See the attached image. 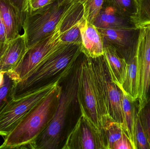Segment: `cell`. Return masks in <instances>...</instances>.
<instances>
[{"mask_svg": "<svg viewBox=\"0 0 150 149\" xmlns=\"http://www.w3.org/2000/svg\"><path fill=\"white\" fill-rule=\"evenodd\" d=\"M62 87L59 85L45 99L35 106L4 137L0 149H30V145L43 132L57 106Z\"/></svg>", "mask_w": 150, "mask_h": 149, "instance_id": "cell-1", "label": "cell"}, {"mask_svg": "<svg viewBox=\"0 0 150 149\" xmlns=\"http://www.w3.org/2000/svg\"><path fill=\"white\" fill-rule=\"evenodd\" d=\"M81 52V44H68L42 65L34 70L26 78L15 81L12 88V99L16 101L32 93L48 79L74 66Z\"/></svg>", "mask_w": 150, "mask_h": 149, "instance_id": "cell-2", "label": "cell"}, {"mask_svg": "<svg viewBox=\"0 0 150 149\" xmlns=\"http://www.w3.org/2000/svg\"><path fill=\"white\" fill-rule=\"evenodd\" d=\"M78 67L75 70L61 93L54 112L45 128L30 149H56L60 143L67 115L73 101L77 97Z\"/></svg>", "mask_w": 150, "mask_h": 149, "instance_id": "cell-3", "label": "cell"}, {"mask_svg": "<svg viewBox=\"0 0 150 149\" xmlns=\"http://www.w3.org/2000/svg\"><path fill=\"white\" fill-rule=\"evenodd\" d=\"M76 2L57 0L41 10L25 16L23 29L28 49L52 32Z\"/></svg>", "mask_w": 150, "mask_h": 149, "instance_id": "cell-4", "label": "cell"}, {"mask_svg": "<svg viewBox=\"0 0 150 149\" xmlns=\"http://www.w3.org/2000/svg\"><path fill=\"white\" fill-rule=\"evenodd\" d=\"M91 59L101 101L103 127L105 122L109 120L123 126L122 91L112 80L104 55Z\"/></svg>", "mask_w": 150, "mask_h": 149, "instance_id": "cell-5", "label": "cell"}, {"mask_svg": "<svg viewBox=\"0 0 150 149\" xmlns=\"http://www.w3.org/2000/svg\"><path fill=\"white\" fill-rule=\"evenodd\" d=\"M70 72L69 70L63 72L56 80L38 87L32 93L22 99H11L0 112V136L4 137L8 135L32 108L58 86L60 80Z\"/></svg>", "mask_w": 150, "mask_h": 149, "instance_id": "cell-6", "label": "cell"}, {"mask_svg": "<svg viewBox=\"0 0 150 149\" xmlns=\"http://www.w3.org/2000/svg\"><path fill=\"white\" fill-rule=\"evenodd\" d=\"M78 67L77 98L94 124L102 130L103 114L91 58L82 52Z\"/></svg>", "mask_w": 150, "mask_h": 149, "instance_id": "cell-7", "label": "cell"}, {"mask_svg": "<svg viewBox=\"0 0 150 149\" xmlns=\"http://www.w3.org/2000/svg\"><path fill=\"white\" fill-rule=\"evenodd\" d=\"M81 115L67 137L63 149H106L102 130L93 122L82 103Z\"/></svg>", "mask_w": 150, "mask_h": 149, "instance_id": "cell-8", "label": "cell"}, {"mask_svg": "<svg viewBox=\"0 0 150 149\" xmlns=\"http://www.w3.org/2000/svg\"><path fill=\"white\" fill-rule=\"evenodd\" d=\"M103 41L112 45L127 63L136 56L141 28L98 29Z\"/></svg>", "mask_w": 150, "mask_h": 149, "instance_id": "cell-9", "label": "cell"}, {"mask_svg": "<svg viewBox=\"0 0 150 149\" xmlns=\"http://www.w3.org/2000/svg\"><path fill=\"white\" fill-rule=\"evenodd\" d=\"M136 53L139 109L145 104L150 67V24L141 26Z\"/></svg>", "mask_w": 150, "mask_h": 149, "instance_id": "cell-10", "label": "cell"}, {"mask_svg": "<svg viewBox=\"0 0 150 149\" xmlns=\"http://www.w3.org/2000/svg\"><path fill=\"white\" fill-rule=\"evenodd\" d=\"M79 27L81 37V52L91 58L104 55L103 38L98 28L84 17Z\"/></svg>", "mask_w": 150, "mask_h": 149, "instance_id": "cell-11", "label": "cell"}, {"mask_svg": "<svg viewBox=\"0 0 150 149\" xmlns=\"http://www.w3.org/2000/svg\"><path fill=\"white\" fill-rule=\"evenodd\" d=\"M0 13L7 32L8 41L20 35L24 16L11 0H0Z\"/></svg>", "mask_w": 150, "mask_h": 149, "instance_id": "cell-12", "label": "cell"}, {"mask_svg": "<svg viewBox=\"0 0 150 149\" xmlns=\"http://www.w3.org/2000/svg\"><path fill=\"white\" fill-rule=\"evenodd\" d=\"M28 50L23 33L9 41L7 49L0 59V71L7 72L12 71Z\"/></svg>", "mask_w": 150, "mask_h": 149, "instance_id": "cell-13", "label": "cell"}, {"mask_svg": "<svg viewBox=\"0 0 150 149\" xmlns=\"http://www.w3.org/2000/svg\"><path fill=\"white\" fill-rule=\"evenodd\" d=\"M98 29L137 28L133 18L122 16L107 6L91 22Z\"/></svg>", "mask_w": 150, "mask_h": 149, "instance_id": "cell-14", "label": "cell"}, {"mask_svg": "<svg viewBox=\"0 0 150 149\" xmlns=\"http://www.w3.org/2000/svg\"><path fill=\"white\" fill-rule=\"evenodd\" d=\"M103 43L104 56L111 78L115 84L120 86L126 74L127 63L125 59L118 54L112 45L105 41Z\"/></svg>", "mask_w": 150, "mask_h": 149, "instance_id": "cell-15", "label": "cell"}, {"mask_svg": "<svg viewBox=\"0 0 150 149\" xmlns=\"http://www.w3.org/2000/svg\"><path fill=\"white\" fill-rule=\"evenodd\" d=\"M122 110L124 115V123L122 129L124 133L131 141L134 149H135V132L138 117L139 102L138 99H132L122 90Z\"/></svg>", "mask_w": 150, "mask_h": 149, "instance_id": "cell-16", "label": "cell"}, {"mask_svg": "<svg viewBox=\"0 0 150 149\" xmlns=\"http://www.w3.org/2000/svg\"><path fill=\"white\" fill-rule=\"evenodd\" d=\"M121 89L133 100L138 99L137 65L136 56L127 63V71Z\"/></svg>", "mask_w": 150, "mask_h": 149, "instance_id": "cell-17", "label": "cell"}, {"mask_svg": "<svg viewBox=\"0 0 150 149\" xmlns=\"http://www.w3.org/2000/svg\"><path fill=\"white\" fill-rule=\"evenodd\" d=\"M106 149H113L114 144L124 134L122 124L112 120L106 121L102 129Z\"/></svg>", "mask_w": 150, "mask_h": 149, "instance_id": "cell-18", "label": "cell"}, {"mask_svg": "<svg viewBox=\"0 0 150 149\" xmlns=\"http://www.w3.org/2000/svg\"><path fill=\"white\" fill-rule=\"evenodd\" d=\"M107 6L119 15L134 19L137 14V0H106Z\"/></svg>", "mask_w": 150, "mask_h": 149, "instance_id": "cell-19", "label": "cell"}, {"mask_svg": "<svg viewBox=\"0 0 150 149\" xmlns=\"http://www.w3.org/2000/svg\"><path fill=\"white\" fill-rule=\"evenodd\" d=\"M84 18L91 23L93 19L107 7L106 0H85Z\"/></svg>", "mask_w": 150, "mask_h": 149, "instance_id": "cell-20", "label": "cell"}, {"mask_svg": "<svg viewBox=\"0 0 150 149\" xmlns=\"http://www.w3.org/2000/svg\"><path fill=\"white\" fill-rule=\"evenodd\" d=\"M138 10L133 19L136 27L150 24V0H137Z\"/></svg>", "mask_w": 150, "mask_h": 149, "instance_id": "cell-21", "label": "cell"}, {"mask_svg": "<svg viewBox=\"0 0 150 149\" xmlns=\"http://www.w3.org/2000/svg\"><path fill=\"white\" fill-rule=\"evenodd\" d=\"M16 80L8 73L4 74V85L0 87V112L6 105L12 99V88Z\"/></svg>", "mask_w": 150, "mask_h": 149, "instance_id": "cell-22", "label": "cell"}, {"mask_svg": "<svg viewBox=\"0 0 150 149\" xmlns=\"http://www.w3.org/2000/svg\"><path fill=\"white\" fill-rule=\"evenodd\" d=\"M57 0H25L23 7L24 16L32 14L55 2Z\"/></svg>", "mask_w": 150, "mask_h": 149, "instance_id": "cell-23", "label": "cell"}, {"mask_svg": "<svg viewBox=\"0 0 150 149\" xmlns=\"http://www.w3.org/2000/svg\"><path fill=\"white\" fill-rule=\"evenodd\" d=\"M135 148L150 149V145L148 138L143 129L138 116L135 132Z\"/></svg>", "mask_w": 150, "mask_h": 149, "instance_id": "cell-24", "label": "cell"}, {"mask_svg": "<svg viewBox=\"0 0 150 149\" xmlns=\"http://www.w3.org/2000/svg\"><path fill=\"white\" fill-rule=\"evenodd\" d=\"M138 116L150 145V100L139 110Z\"/></svg>", "mask_w": 150, "mask_h": 149, "instance_id": "cell-25", "label": "cell"}, {"mask_svg": "<svg viewBox=\"0 0 150 149\" xmlns=\"http://www.w3.org/2000/svg\"><path fill=\"white\" fill-rule=\"evenodd\" d=\"M83 17L75 24L62 37V40L67 43H81V34L79 25Z\"/></svg>", "mask_w": 150, "mask_h": 149, "instance_id": "cell-26", "label": "cell"}, {"mask_svg": "<svg viewBox=\"0 0 150 149\" xmlns=\"http://www.w3.org/2000/svg\"><path fill=\"white\" fill-rule=\"evenodd\" d=\"M113 149H134L129 139L125 133L114 144Z\"/></svg>", "mask_w": 150, "mask_h": 149, "instance_id": "cell-27", "label": "cell"}, {"mask_svg": "<svg viewBox=\"0 0 150 149\" xmlns=\"http://www.w3.org/2000/svg\"><path fill=\"white\" fill-rule=\"evenodd\" d=\"M8 42L7 39L6 29L0 13V48L5 46Z\"/></svg>", "mask_w": 150, "mask_h": 149, "instance_id": "cell-28", "label": "cell"}, {"mask_svg": "<svg viewBox=\"0 0 150 149\" xmlns=\"http://www.w3.org/2000/svg\"><path fill=\"white\" fill-rule=\"evenodd\" d=\"M23 12V7L24 3L25 0H11Z\"/></svg>", "mask_w": 150, "mask_h": 149, "instance_id": "cell-29", "label": "cell"}, {"mask_svg": "<svg viewBox=\"0 0 150 149\" xmlns=\"http://www.w3.org/2000/svg\"><path fill=\"white\" fill-rule=\"evenodd\" d=\"M150 100V67L149 72V82H148V90H147V94H146V99H145V104L148 101Z\"/></svg>", "mask_w": 150, "mask_h": 149, "instance_id": "cell-30", "label": "cell"}, {"mask_svg": "<svg viewBox=\"0 0 150 149\" xmlns=\"http://www.w3.org/2000/svg\"><path fill=\"white\" fill-rule=\"evenodd\" d=\"M5 72L0 71V87L4 85V74Z\"/></svg>", "mask_w": 150, "mask_h": 149, "instance_id": "cell-31", "label": "cell"}, {"mask_svg": "<svg viewBox=\"0 0 150 149\" xmlns=\"http://www.w3.org/2000/svg\"><path fill=\"white\" fill-rule=\"evenodd\" d=\"M8 43L5 46H4V47H2V48H0V59L1 57L3 55L4 53L5 52V51H6V49H7V47H8Z\"/></svg>", "mask_w": 150, "mask_h": 149, "instance_id": "cell-32", "label": "cell"}, {"mask_svg": "<svg viewBox=\"0 0 150 149\" xmlns=\"http://www.w3.org/2000/svg\"><path fill=\"white\" fill-rule=\"evenodd\" d=\"M76 2H80L82 3H83L84 2L85 0H74Z\"/></svg>", "mask_w": 150, "mask_h": 149, "instance_id": "cell-33", "label": "cell"}]
</instances>
